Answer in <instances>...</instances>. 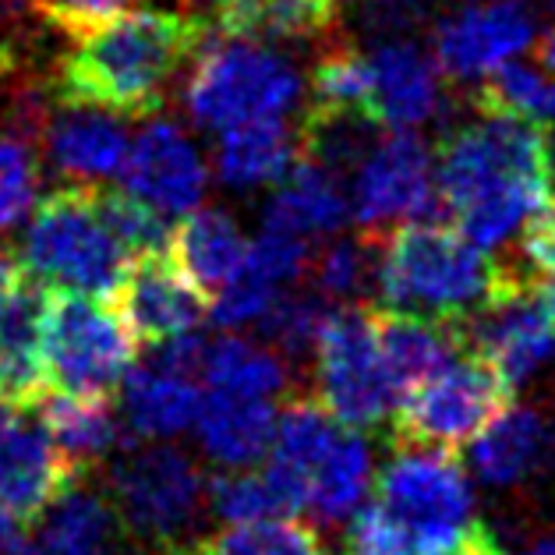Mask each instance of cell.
<instances>
[{
  "mask_svg": "<svg viewBox=\"0 0 555 555\" xmlns=\"http://www.w3.org/2000/svg\"><path fill=\"white\" fill-rule=\"evenodd\" d=\"M534 22L517 0H481L436 29V64L453 78H481L531 47Z\"/></svg>",
  "mask_w": 555,
  "mask_h": 555,
  "instance_id": "obj_15",
  "label": "cell"
},
{
  "mask_svg": "<svg viewBox=\"0 0 555 555\" xmlns=\"http://www.w3.org/2000/svg\"><path fill=\"white\" fill-rule=\"evenodd\" d=\"M513 403V386L478 350L464 347L397 400L392 442L417 450H460Z\"/></svg>",
  "mask_w": 555,
  "mask_h": 555,
  "instance_id": "obj_6",
  "label": "cell"
},
{
  "mask_svg": "<svg viewBox=\"0 0 555 555\" xmlns=\"http://www.w3.org/2000/svg\"><path fill=\"white\" fill-rule=\"evenodd\" d=\"M453 555H506V552L495 545V538H492L489 531H485V524L474 520V524L467 527V534H464V541L456 545Z\"/></svg>",
  "mask_w": 555,
  "mask_h": 555,
  "instance_id": "obj_41",
  "label": "cell"
},
{
  "mask_svg": "<svg viewBox=\"0 0 555 555\" xmlns=\"http://www.w3.org/2000/svg\"><path fill=\"white\" fill-rule=\"evenodd\" d=\"M198 446L212 464L223 467H251L269 453L276 428L273 400L230 397V392L209 389V397L198 403L195 425Z\"/></svg>",
  "mask_w": 555,
  "mask_h": 555,
  "instance_id": "obj_22",
  "label": "cell"
},
{
  "mask_svg": "<svg viewBox=\"0 0 555 555\" xmlns=\"http://www.w3.org/2000/svg\"><path fill=\"white\" fill-rule=\"evenodd\" d=\"M311 106L319 111H344L375 120L372 103V61L358 47H330L311 72ZM378 125V120H375Z\"/></svg>",
  "mask_w": 555,
  "mask_h": 555,
  "instance_id": "obj_31",
  "label": "cell"
},
{
  "mask_svg": "<svg viewBox=\"0 0 555 555\" xmlns=\"http://www.w3.org/2000/svg\"><path fill=\"white\" fill-rule=\"evenodd\" d=\"M470 464L492 485L527 481L555 464V431L534 408L509 403L470 439Z\"/></svg>",
  "mask_w": 555,
  "mask_h": 555,
  "instance_id": "obj_21",
  "label": "cell"
},
{
  "mask_svg": "<svg viewBox=\"0 0 555 555\" xmlns=\"http://www.w3.org/2000/svg\"><path fill=\"white\" fill-rule=\"evenodd\" d=\"M527 555H555V538H548V541H541V545H534Z\"/></svg>",
  "mask_w": 555,
  "mask_h": 555,
  "instance_id": "obj_45",
  "label": "cell"
},
{
  "mask_svg": "<svg viewBox=\"0 0 555 555\" xmlns=\"http://www.w3.org/2000/svg\"><path fill=\"white\" fill-rule=\"evenodd\" d=\"M375 259L378 237L361 234L354 241L330 245L319 259H311L308 273L326 301H350V297H361L369 287H375Z\"/></svg>",
  "mask_w": 555,
  "mask_h": 555,
  "instance_id": "obj_34",
  "label": "cell"
},
{
  "mask_svg": "<svg viewBox=\"0 0 555 555\" xmlns=\"http://www.w3.org/2000/svg\"><path fill=\"white\" fill-rule=\"evenodd\" d=\"M39 164L18 134H0V230L18 227L36 206Z\"/></svg>",
  "mask_w": 555,
  "mask_h": 555,
  "instance_id": "obj_37",
  "label": "cell"
},
{
  "mask_svg": "<svg viewBox=\"0 0 555 555\" xmlns=\"http://www.w3.org/2000/svg\"><path fill=\"white\" fill-rule=\"evenodd\" d=\"M350 216V202L344 195L336 173L297 156V164L280 181L276 195L269 198L262 227L283 230L294 237H322L340 230Z\"/></svg>",
  "mask_w": 555,
  "mask_h": 555,
  "instance_id": "obj_24",
  "label": "cell"
},
{
  "mask_svg": "<svg viewBox=\"0 0 555 555\" xmlns=\"http://www.w3.org/2000/svg\"><path fill=\"white\" fill-rule=\"evenodd\" d=\"M248 241L223 209H198L173 230V255L202 291H220L245 262Z\"/></svg>",
  "mask_w": 555,
  "mask_h": 555,
  "instance_id": "obj_28",
  "label": "cell"
},
{
  "mask_svg": "<svg viewBox=\"0 0 555 555\" xmlns=\"http://www.w3.org/2000/svg\"><path fill=\"white\" fill-rule=\"evenodd\" d=\"M436 159L414 131H389L364 153L354 173V206L364 234L436 216Z\"/></svg>",
  "mask_w": 555,
  "mask_h": 555,
  "instance_id": "obj_11",
  "label": "cell"
},
{
  "mask_svg": "<svg viewBox=\"0 0 555 555\" xmlns=\"http://www.w3.org/2000/svg\"><path fill=\"white\" fill-rule=\"evenodd\" d=\"M96 209L125 251L145 255L173 248V227L167 223V212L149 206L145 198L131 192H96Z\"/></svg>",
  "mask_w": 555,
  "mask_h": 555,
  "instance_id": "obj_35",
  "label": "cell"
},
{
  "mask_svg": "<svg viewBox=\"0 0 555 555\" xmlns=\"http://www.w3.org/2000/svg\"><path fill=\"white\" fill-rule=\"evenodd\" d=\"M206 503L227 524H251L283 513L266 474L248 467H227L223 474H216L206 485Z\"/></svg>",
  "mask_w": 555,
  "mask_h": 555,
  "instance_id": "obj_36",
  "label": "cell"
},
{
  "mask_svg": "<svg viewBox=\"0 0 555 555\" xmlns=\"http://www.w3.org/2000/svg\"><path fill=\"white\" fill-rule=\"evenodd\" d=\"M39 425L57 442V450L78 470H89L103 456L117 453L120 422L111 408V397H86V392H43L39 397Z\"/></svg>",
  "mask_w": 555,
  "mask_h": 555,
  "instance_id": "obj_25",
  "label": "cell"
},
{
  "mask_svg": "<svg viewBox=\"0 0 555 555\" xmlns=\"http://www.w3.org/2000/svg\"><path fill=\"white\" fill-rule=\"evenodd\" d=\"M375 464L372 446L354 428H340L308 481V506L322 524H347L364 506Z\"/></svg>",
  "mask_w": 555,
  "mask_h": 555,
  "instance_id": "obj_26",
  "label": "cell"
},
{
  "mask_svg": "<svg viewBox=\"0 0 555 555\" xmlns=\"http://www.w3.org/2000/svg\"><path fill=\"white\" fill-rule=\"evenodd\" d=\"M22 266L53 287L111 301L128 269V251L111 234L89 184L61 188L36 206L22 241Z\"/></svg>",
  "mask_w": 555,
  "mask_h": 555,
  "instance_id": "obj_5",
  "label": "cell"
},
{
  "mask_svg": "<svg viewBox=\"0 0 555 555\" xmlns=\"http://www.w3.org/2000/svg\"><path fill=\"white\" fill-rule=\"evenodd\" d=\"M297 164V131L283 120H251L220 131L216 170L230 188L280 184Z\"/></svg>",
  "mask_w": 555,
  "mask_h": 555,
  "instance_id": "obj_27",
  "label": "cell"
},
{
  "mask_svg": "<svg viewBox=\"0 0 555 555\" xmlns=\"http://www.w3.org/2000/svg\"><path fill=\"white\" fill-rule=\"evenodd\" d=\"M43 315L47 287L25 273L0 308V397L15 411L36 408L50 386L43 364Z\"/></svg>",
  "mask_w": 555,
  "mask_h": 555,
  "instance_id": "obj_17",
  "label": "cell"
},
{
  "mask_svg": "<svg viewBox=\"0 0 555 555\" xmlns=\"http://www.w3.org/2000/svg\"><path fill=\"white\" fill-rule=\"evenodd\" d=\"M517 280L524 276L513 266L489 259L456 227L436 220L397 223L378 241L375 291L383 308L467 322Z\"/></svg>",
  "mask_w": 555,
  "mask_h": 555,
  "instance_id": "obj_3",
  "label": "cell"
},
{
  "mask_svg": "<svg viewBox=\"0 0 555 555\" xmlns=\"http://www.w3.org/2000/svg\"><path fill=\"white\" fill-rule=\"evenodd\" d=\"M319 400L344 428H378L397 408L383 354L375 344L372 305L333 308L315 340Z\"/></svg>",
  "mask_w": 555,
  "mask_h": 555,
  "instance_id": "obj_10",
  "label": "cell"
},
{
  "mask_svg": "<svg viewBox=\"0 0 555 555\" xmlns=\"http://www.w3.org/2000/svg\"><path fill=\"white\" fill-rule=\"evenodd\" d=\"M184 86V106L202 128L227 131L251 120H283L301 100V75L273 47L206 36Z\"/></svg>",
  "mask_w": 555,
  "mask_h": 555,
  "instance_id": "obj_4",
  "label": "cell"
},
{
  "mask_svg": "<svg viewBox=\"0 0 555 555\" xmlns=\"http://www.w3.org/2000/svg\"><path fill=\"white\" fill-rule=\"evenodd\" d=\"M139 340L103 297L78 291H47L43 364L47 383L64 392L111 397L134 364Z\"/></svg>",
  "mask_w": 555,
  "mask_h": 555,
  "instance_id": "obj_9",
  "label": "cell"
},
{
  "mask_svg": "<svg viewBox=\"0 0 555 555\" xmlns=\"http://www.w3.org/2000/svg\"><path fill=\"white\" fill-rule=\"evenodd\" d=\"M156 555H202V545H178L173 541V545H159Z\"/></svg>",
  "mask_w": 555,
  "mask_h": 555,
  "instance_id": "obj_43",
  "label": "cell"
},
{
  "mask_svg": "<svg viewBox=\"0 0 555 555\" xmlns=\"http://www.w3.org/2000/svg\"><path fill=\"white\" fill-rule=\"evenodd\" d=\"M202 555H326L315 527L287 517H266L251 524H230L212 534Z\"/></svg>",
  "mask_w": 555,
  "mask_h": 555,
  "instance_id": "obj_32",
  "label": "cell"
},
{
  "mask_svg": "<svg viewBox=\"0 0 555 555\" xmlns=\"http://www.w3.org/2000/svg\"><path fill=\"white\" fill-rule=\"evenodd\" d=\"M43 145L50 164L64 178L103 181L120 170L128 153V128L100 106L61 103L43 125Z\"/></svg>",
  "mask_w": 555,
  "mask_h": 555,
  "instance_id": "obj_19",
  "label": "cell"
},
{
  "mask_svg": "<svg viewBox=\"0 0 555 555\" xmlns=\"http://www.w3.org/2000/svg\"><path fill=\"white\" fill-rule=\"evenodd\" d=\"M474 106H478V114H506L552 125L555 78L531 64L503 61L489 75H481V86L474 92Z\"/></svg>",
  "mask_w": 555,
  "mask_h": 555,
  "instance_id": "obj_30",
  "label": "cell"
},
{
  "mask_svg": "<svg viewBox=\"0 0 555 555\" xmlns=\"http://www.w3.org/2000/svg\"><path fill=\"white\" fill-rule=\"evenodd\" d=\"M111 506L120 531L145 545H173L206 509V474L167 442H128L111 467Z\"/></svg>",
  "mask_w": 555,
  "mask_h": 555,
  "instance_id": "obj_8",
  "label": "cell"
},
{
  "mask_svg": "<svg viewBox=\"0 0 555 555\" xmlns=\"http://www.w3.org/2000/svg\"><path fill=\"white\" fill-rule=\"evenodd\" d=\"M375 506L408 534L417 555H453L474 524V495L453 450L397 446L375 481Z\"/></svg>",
  "mask_w": 555,
  "mask_h": 555,
  "instance_id": "obj_7",
  "label": "cell"
},
{
  "mask_svg": "<svg viewBox=\"0 0 555 555\" xmlns=\"http://www.w3.org/2000/svg\"><path fill=\"white\" fill-rule=\"evenodd\" d=\"M369 61L375 120L386 131H414L439 111V64L425 57L414 43H383L369 53Z\"/></svg>",
  "mask_w": 555,
  "mask_h": 555,
  "instance_id": "obj_20",
  "label": "cell"
},
{
  "mask_svg": "<svg viewBox=\"0 0 555 555\" xmlns=\"http://www.w3.org/2000/svg\"><path fill=\"white\" fill-rule=\"evenodd\" d=\"M548 4H552V8H555V0H548Z\"/></svg>",
  "mask_w": 555,
  "mask_h": 555,
  "instance_id": "obj_47",
  "label": "cell"
},
{
  "mask_svg": "<svg viewBox=\"0 0 555 555\" xmlns=\"http://www.w3.org/2000/svg\"><path fill=\"white\" fill-rule=\"evenodd\" d=\"M117 315L128 322L139 344H164L170 336L192 333L209 319V297L188 276V269L170 251H145L128 262L111 297Z\"/></svg>",
  "mask_w": 555,
  "mask_h": 555,
  "instance_id": "obj_13",
  "label": "cell"
},
{
  "mask_svg": "<svg viewBox=\"0 0 555 555\" xmlns=\"http://www.w3.org/2000/svg\"><path fill=\"white\" fill-rule=\"evenodd\" d=\"M15 414H22V411H15V408H11V403H8L4 397H0V428H4V425H8Z\"/></svg>",
  "mask_w": 555,
  "mask_h": 555,
  "instance_id": "obj_44",
  "label": "cell"
},
{
  "mask_svg": "<svg viewBox=\"0 0 555 555\" xmlns=\"http://www.w3.org/2000/svg\"><path fill=\"white\" fill-rule=\"evenodd\" d=\"M120 178H125L131 195L145 198L159 212L178 216L192 212L206 195L209 167L178 125L149 120L134 139H128Z\"/></svg>",
  "mask_w": 555,
  "mask_h": 555,
  "instance_id": "obj_14",
  "label": "cell"
},
{
  "mask_svg": "<svg viewBox=\"0 0 555 555\" xmlns=\"http://www.w3.org/2000/svg\"><path fill=\"white\" fill-rule=\"evenodd\" d=\"M464 340L517 389L555 358V311L541 283L517 280L464 322Z\"/></svg>",
  "mask_w": 555,
  "mask_h": 555,
  "instance_id": "obj_12",
  "label": "cell"
},
{
  "mask_svg": "<svg viewBox=\"0 0 555 555\" xmlns=\"http://www.w3.org/2000/svg\"><path fill=\"white\" fill-rule=\"evenodd\" d=\"M545 287V294H548V301H552V311H555V280H548V283H541Z\"/></svg>",
  "mask_w": 555,
  "mask_h": 555,
  "instance_id": "obj_46",
  "label": "cell"
},
{
  "mask_svg": "<svg viewBox=\"0 0 555 555\" xmlns=\"http://www.w3.org/2000/svg\"><path fill=\"white\" fill-rule=\"evenodd\" d=\"M202 378L216 392L230 397H251V400H273L287 389V361L273 347L245 340L237 333H227L206 347L202 361Z\"/></svg>",
  "mask_w": 555,
  "mask_h": 555,
  "instance_id": "obj_29",
  "label": "cell"
},
{
  "mask_svg": "<svg viewBox=\"0 0 555 555\" xmlns=\"http://www.w3.org/2000/svg\"><path fill=\"white\" fill-rule=\"evenodd\" d=\"M206 36V22L178 11H120L78 36L82 43L61 61L53 96L120 117H153Z\"/></svg>",
  "mask_w": 555,
  "mask_h": 555,
  "instance_id": "obj_2",
  "label": "cell"
},
{
  "mask_svg": "<svg viewBox=\"0 0 555 555\" xmlns=\"http://www.w3.org/2000/svg\"><path fill=\"white\" fill-rule=\"evenodd\" d=\"M534 53H538V64L545 67V75H552L555 78V25L538 39V47H534Z\"/></svg>",
  "mask_w": 555,
  "mask_h": 555,
  "instance_id": "obj_42",
  "label": "cell"
},
{
  "mask_svg": "<svg viewBox=\"0 0 555 555\" xmlns=\"http://www.w3.org/2000/svg\"><path fill=\"white\" fill-rule=\"evenodd\" d=\"M330 301L315 294H280L269 305L266 315L255 322V330L262 333V340L276 350L283 361L305 358L308 350H315V340L322 333V322L330 315Z\"/></svg>",
  "mask_w": 555,
  "mask_h": 555,
  "instance_id": "obj_33",
  "label": "cell"
},
{
  "mask_svg": "<svg viewBox=\"0 0 555 555\" xmlns=\"http://www.w3.org/2000/svg\"><path fill=\"white\" fill-rule=\"evenodd\" d=\"M311 266V251L305 237L283 234V230H262L259 237L248 241L241 273L269 283V287L283 291L287 283H297Z\"/></svg>",
  "mask_w": 555,
  "mask_h": 555,
  "instance_id": "obj_38",
  "label": "cell"
},
{
  "mask_svg": "<svg viewBox=\"0 0 555 555\" xmlns=\"http://www.w3.org/2000/svg\"><path fill=\"white\" fill-rule=\"evenodd\" d=\"M195 378L164 369L159 361L128 369L120 378V414L125 425L142 439H178L195 425L198 414Z\"/></svg>",
  "mask_w": 555,
  "mask_h": 555,
  "instance_id": "obj_23",
  "label": "cell"
},
{
  "mask_svg": "<svg viewBox=\"0 0 555 555\" xmlns=\"http://www.w3.org/2000/svg\"><path fill=\"white\" fill-rule=\"evenodd\" d=\"M82 478L43 425L15 414L0 428V509L18 520H36L67 485Z\"/></svg>",
  "mask_w": 555,
  "mask_h": 555,
  "instance_id": "obj_16",
  "label": "cell"
},
{
  "mask_svg": "<svg viewBox=\"0 0 555 555\" xmlns=\"http://www.w3.org/2000/svg\"><path fill=\"white\" fill-rule=\"evenodd\" d=\"M372 326L386 375L392 389H397V400L467 347L464 322L414 315V311L372 308Z\"/></svg>",
  "mask_w": 555,
  "mask_h": 555,
  "instance_id": "obj_18",
  "label": "cell"
},
{
  "mask_svg": "<svg viewBox=\"0 0 555 555\" xmlns=\"http://www.w3.org/2000/svg\"><path fill=\"white\" fill-rule=\"evenodd\" d=\"M131 4V0H33V8L43 15L53 29L64 36H86L100 29L103 22H111Z\"/></svg>",
  "mask_w": 555,
  "mask_h": 555,
  "instance_id": "obj_39",
  "label": "cell"
},
{
  "mask_svg": "<svg viewBox=\"0 0 555 555\" xmlns=\"http://www.w3.org/2000/svg\"><path fill=\"white\" fill-rule=\"evenodd\" d=\"M25 276V266L18 262V255L0 241V308L8 305V297L15 294L18 280Z\"/></svg>",
  "mask_w": 555,
  "mask_h": 555,
  "instance_id": "obj_40",
  "label": "cell"
},
{
  "mask_svg": "<svg viewBox=\"0 0 555 555\" xmlns=\"http://www.w3.org/2000/svg\"><path fill=\"white\" fill-rule=\"evenodd\" d=\"M436 178L439 202L460 234L481 251L503 248L555 188L548 125L481 114L442 139Z\"/></svg>",
  "mask_w": 555,
  "mask_h": 555,
  "instance_id": "obj_1",
  "label": "cell"
}]
</instances>
